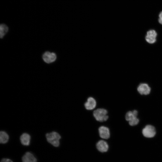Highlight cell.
I'll use <instances>...</instances> for the list:
<instances>
[{
  "mask_svg": "<svg viewBox=\"0 0 162 162\" xmlns=\"http://www.w3.org/2000/svg\"><path fill=\"white\" fill-rule=\"evenodd\" d=\"M46 138L47 142L56 147H58L60 144V135L58 133L53 131L46 134Z\"/></svg>",
  "mask_w": 162,
  "mask_h": 162,
  "instance_id": "6da1fadb",
  "label": "cell"
},
{
  "mask_svg": "<svg viewBox=\"0 0 162 162\" xmlns=\"http://www.w3.org/2000/svg\"><path fill=\"white\" fill-rule=\"evenodd\" d=\"M108 112L106 109L98 108L93 112V115L96 120L100 122L106 121L108 118Z\"/></svg>",
  "mask_w": 162,
  "mask_h": 162,
  "instance_id": "7a4b0ae2",
  "label": "cell"
},
{
  "mask_svg": "<svg viewBox=\"0 0 162 162\" xmlns=\"http://www.w3.org/2000/svg\"><path fill=\"white\" fill-rule=\"evenodd\" d=\"M142 133L144 136L146 137H152L155 135V129L153 126L148 125L143 129L142 130Z\"/></svg>",
  "mask_w": 162,
  "mask_h": 162,
  "instance_id": "3957f363",
  "label": "cell"
},
{
  "mask_svg": "<svg viewBox=\"0 0 162 162\" xmlns=\"http://www.w3.org/2000/svg\"><path fill=\"white\" fill-rule=\"evenodd\" d=\"M42 58L45 62L49 64L55 61L56 58V56L54 52H46L43 54Z\"/></svg>",
  "mask_w": 162,
  "mask_h": 162,
  "instance_id": "277c9868",
  "label": "cell"
},
{
  "mask_svg": "<svg viewBox=\"0 0 162 162\" xmlns=\"http://www.w3.org/2000/svg\"><path fill=\"white\" fill-rule=\"evenodd\" d=\"M157 36V33L154 30H151L147 32V34L146 36V40L149 44H153L156 41V38Z\"/></svg>",
  "mask_w": 162,
  "mask_h": 162,
  "instance_id": "5b68a950",
  "label": "cell"
},
{
  "mask_svg": "<svg viewBox=\"0 0 162 162\" xmlns=\"http://www.w3.org/2000/svg\"><path fill=\"white\" fill-rule=\"evenodd\" d=\"M98 131L99 136L101 138L107 139L110 137V131L107 127L104 126H101L99 128Z\"/></svg>",
  "mask_w": 162,
  "mask_h": 162,
  "instance_id": "8992f818",
  "label": "cell"
},
{
  "mask_svg": "<svg viewBox=\"0 0 162 162\" xmlns=\"http://www.w3.org/2000/svg\"><path fill=\"white\" fill-rule=\"evenodd\" d=\"M137 90L141 94L147 95L150 93L151 88L147 84L141 83L138 87Z\"/></svg>",
  "mask_w": 162,
  "mask_h": 162,
  "instance_id": "52a82bcc",
  "label": "cell"
},
{
  "mask_svg": "<svg viewBox=\"0 0 162 162\" xmlns=\"http://www.w3.org/2000/svg\"><path fill=\"white\" fill-rule=\"evenodd\" d=\"M96 147L98 151L102 152H106L109 148L107 142L103 140H100L97 142Z\"/></svg>",
  "mask_w": 162,
  "mask_h": 162,
  "instance_id": "ba28073f",
  "label": "cell"
},
{
  "mask_svg": "<svg viewBox=\"0 0 162 162\" xmlns=\"http://www.w3.org/2000/svg\"><path fill=\"white\" fill-rule=\"evenodd\" d=\"M96 105V101L92 97H89L87 99V101L84 104L85 108L88 110H93L95 107Z\"/></svg>",
  "mask_w": 162,
  "mask_h": 162,
  "instance_id": "9c48e42d",
  "label": "cell"
},
{
  "mask_svg": "<svg viewBox=\"0 0 162 162\" xmlns=\"http://www.w3.org/2000/svg\"><path fill=\"white\" fill-rule=\"evenodd\" d=\"M22 162H37V159L34 155L29 152H26L22 158Z\"/></svg>",
  "mask_w": 162,
  "mask_h": 162,
  "instance_id": "30bf717a",
  "label": "cell"
},
{
  "mask_svg": "<svg viewBox=\"0 0 162 162\" xmlns=\"http://www.w3.org/2000/svg\"><path fill=\"white\" fill-rule=\"evenodd\" d=\"M31 137L27 133L23 134L20 137V140L21 144L25 146H28L30 144Z\"/></svg>",
  "mask_w": 162,
  "mask_h": 162,
  "instance_id": "8fae6325",
  "label": "cell"
},
{
  "mask_svg": "<svg viewBox=\"0 0 162 162\" xmlns=\"http://www.w3.org/2000/svg\"><path fill=\"white\" fill-rule=\"evenodd\" d=\"M9 136L5 132L1 131L0 132V142L1 143L5 144L8 141Z\"/></svg>",
  "mask_w": 162,
  "mask_h": 162,
  "instance_id": "7c38bea8",
  "label": "cell"
},
{
  "mask_svg": "<svg viewBox=\"0 0 162 162\" xmlns=\"http://www.w3.org/2000/svg\"><path fill=\"white\" fill-rule=\"evenodd\" d=\"M137 114V111L136 110H134L133 111H129L126 114L125 119L127 121H129L133 118L136 117Z\"/></svg>",
  "mask_w": 162,
  "mask_h": 162,
  "instance_id": "4fadbf2b",
  "label": "cell"
},
{
  "mask_svg": "<svg viewBox=\"0 0 162 162\" xmlns=\"http://www.w3.org/2000/svg\"><path fill=\"white\" fill-rule=\"evenodd\" d=\"M8 26L4 24H1L0 26V37L3 38L8 31Z\"/></svg>",
  "mask_w": 162,
  "mask_h": 162,
  "instance_id": "5bb4252c",
  "label": "cell"
},
{
  "mask_svg": "<svg viewBox=\"0 0 162 162\" xmlns=\"http://www.w3.org/2000/svg\"><path fill=\"white\" fill-rule=\"evenodd\" d=\"M129 124L130 125L133 126L137 125L139 122V119L136 117H135L130 120Z\"/></svg>",
  "mask_w": 162,
  "mask_h": 162,
  "instance_id": "9a60e30c",
  "label": "cell"
},
{
  "mask_svg": "<svg viewBox=\"0 0 162 162\" xmlns=\"http://www.w3.org/2000/svg\"><path fill=\"white\" fill-rule=\"evenodd\" d=\"M158 22L162 25V11L161 12L159 15Z\"/></svg>",
  "mask_w": 162,
  "mask_h": 162,
  "instance_id": "2e32d148",
  "label": "cell"
},
{
  "mask_svg": "<svg viewBox=\"0 0 162 162\" xmlns=\"http://www.w3.org/2000/svg\"><path fill=\"white\" fill-rule=\"evenodd\" d=\"M0 162H13V161L10 159L3 158L2 159Z\"/></svg>",
  "mask_w": 162,
  "mask_h": 162,
  "instance_id": "e0dca14e",
  "label": "cell"
}]
</instances>
